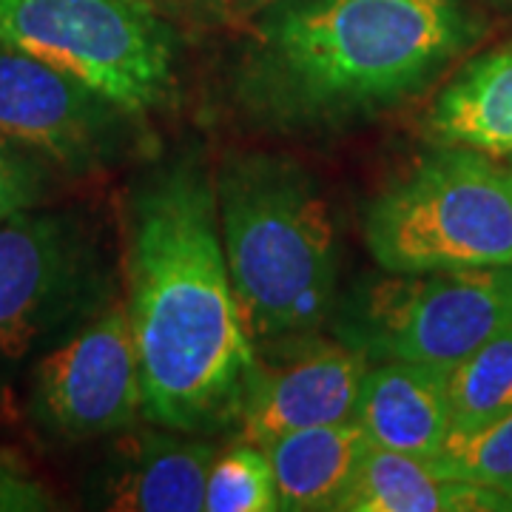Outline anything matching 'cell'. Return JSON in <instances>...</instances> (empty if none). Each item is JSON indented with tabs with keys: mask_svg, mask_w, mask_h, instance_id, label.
I'll use <instances>...</instances> for the list:
<instances>
[{
	"mask_svg": "<svg viewBox=\"0 0 512 512\" xmlns=\"http://www.w3.org/2000/svg\"><path fill=\"white\" fill-rule=\"evenodd\" d=\"M126 305L143 416L191 436L234 427L256 345L228 274L217 191L197 160L160 168L131 202Z\"/></svg>",
	"mask_w": 512,
	"mask_h": 512,
	"instance_id": "obj_1",
	"label": "cell"
},
{
	"mask_svg": "<svg viewBox=\"0 0 512 512\" xmlns=\"http://www.w3.org/2000/svg\"><path fill=\"white\" fill-rule=\"evenodd\" d=\"M484 32L473 0H271L234 66L242 114L328 131L410 100Z\"/></svg>",
	"mask_w": 512,
	"mask_h": 512,
	"instance_id": "obj_2",
	"label": "cell"
},
{
	"mask_svg": "<svg viewBox=\"0 0 512 512\" xmlns=\"http://www.w3.org/2000/svg\"><path fill=\"white\" fill-rule=\"evenodd\" d=\"M217 191L222 248L256 348L311 336L336 308V225L308 168L279 154L225 160Z\"/></svg>",
	"mask_w": 512,
	"mask_h": 512,
	"instance_id": "obj_3",
	"label": "cell"
},
{
	"mask_svg": "<svg viewBox=\"0 0 512 512\" xmlns=\"http://www.w3.org/2000/svg\"><path fill=\"white\" fill-rule=\"evenodd\" d=\"M439 146L367 205L365 242L384 274L512 265V165Z\"/></svg>",
	"mask_w": 512,
	"mask_h": 512,
	"instance_id": "obj_4",
	"label": "cell"
},
{
	"mask_svg": "<svg viewBox=\"0 0 512 512\" xmlns=\"http://www.w3.org/2000/svg\"><path fill=\"white\" fill-rule=\"evenodd\" d=\"M9 43L143 117L177 89V37L151 0H0Z\"/></svg>",
	"mask_w": 512,
	"mask_h": 512,
	"instance_id": "obj_5",
	"label": "cell"
},
{
	"mask_svg": "<svg viewBox=\"0 0 512 512\" xmlns=\"http://www.w3.org/2000/svg\"><path fill=\"white\" fill-rule=\"evenodd\" d=\"M512 325V265L387 274L359 285L336 316V336L367 362L453 370Z\"/></svg>",
	"mask_w": 512,
	"mask_h": 512,
	"instance_id": "obj_6",
	"label": "cell"
},
{
	"mask_svg": "<svg viewBox=\"0 0 512 512\" xmlns=\"http://www.w3.org/2000/svg\"><path fill=\"white\" fill-rule=\"evenodd\" d=\"M114 276L92 222L29 208L0 225V379L111 305Z\"/></svg>",
	"mask_w": 512,
	"mask_h": 512,
	"instance_id": "obj_7",
	"label": "cell"
},
{
	"mask_svg": "<svg viewBox=\"0 0 512 512\" xmlns=\"http://www.w3.org/2000/svg\"><path fill=\"white\" fill-rule=\"evenodd\" d=\"M29 413L57 441H92L143 416V379L126 302L103 311L40 353Z\"/></svg>",
	"mask_w": 512,
	"mask_h": 512,
	"instance_id": "obj_8",
	"label": "cell"
},
{
	"mask_svg": "<svg viewBox=\"0 0 512 512\" xmlns=\"http://www.w3.org/2000/svg\"><path fill=\"white\" fill-rule=\"evenodd\" d=\"M134 117L83 80L0 43V134L57 174L89 177L120 163L137 140Z\"/></svg>",
	"mask_w": 512,
	"mask_h": 512,
	"instance_id": "obj_9",
	"label": "cell"
},
{
	"mask_svg": "<svg viewBox=\"0 0 512 512\" xmlns=\"http://www.w3.org/2000/svg\"><path fill=\"white\" fill-rule=\"evenodd\" d=\"M276 356L256 350V367L237 416V441L271 444L296 430L356 419L367 373L365 356L345 342L299 336L268 345Z\"/></svg>",
	"mask_w": 512,
	"mask_h": 512,
	"instance_id": "obj_10",
	"label": "cell"
},
{
	"mask_svg": "<svg viewBox=\"0 0 512 512\" xmlns=\"http://www.w3.org/2000/svg\"><path fill=\"white\" fill-rule=\"evenodd\" d=\"M217 447L191 433L126 436L92 478V504L120 512H200Z\"/></svg>",
	"mask_w": 512,
	"mask_h": 512,
	"instance_id": "obj_11",
	"label": "cell"
},
{
	"mask_svg": "<svg viewBox=\"0 0 512 512\" xmlns=\"http://www.w3.org/2000/svg\"><path fill=\"white\" fill-rule=\"evenodd\" d=\"M356 421L376 447L436 458L450 436L447 370L413 362L367 367Z\"/></svg>",
	"mask_w": 512,
	"mask_h": 512,
	"instance_id": "obj_12",
	"label": "cell"
},
{
	"mask_svg": "<svg viewBox=\"0 0 512 512\" xmlns=\"http://www.w3.org/2000/svg\"><path fill=\"white\" fill-rule=\"evenodd\" d=\"M279 490V510H342L370 439L356 419L296 430L265 444Z\"/></svg>",
	"mask_w": 512,
	"mask_h": 512,
	"instance_id": "obj_13",
	"label": "cell"
},
{
	"mask_svg": "<svg viewBox=\"0 0 512 512\" xmlns=\"http://www.w3.org/2000/svg\"><path fill=\"white\" fill-rule=\"evenodd\" d=\"M504 498L453 478L436 458L410 456L370 444L342 512H490Z\"/></svg>",
	"mask_w": 512,
	"mask_h": 512,
	"instance_id": "obj_14",
	"label": "cell"
},
{
	"mask_svg": "<svg viewBox=\"0 0 512 512\" xmlns=\"http://www.w3.org/2000/svg\"><path fill=\"white\" fill-rule=\"evenodd\" d=\"M436 146L512 157V43L467 60L430 106Z\"/></svg>",
	"mask_w": 512,
	"mask_h": 512,
	"instance_id": "obj_15",
	"label": "cell"
},
{
	"mask_svg": "<svg viewBox=\"0 0 512 512\" xmlns=\"http://www.w3.org/2000/svg\"><path fill=\"white\" fill-rule=\"evenodd\" d=\"M450 433L470 430L512 410V325L447 373Z\"/></svg>",
	"mask_w": 512,
	"mask_h": 512,
	"instance_id": "obj_16",
	"label": "cell"
},
{
	"mask_svg": "<svg viewBox=\"0 0 512 512\" xmlns=\"http://www.w3.org/2000/svg\"><path fill=\"white\" fill-rule=\"evenodd\" d=\"M436 461L453 478L495 490L507 512L512 501V410L470 430H453Z\"/></svg>",
	"mask_w": 512,
	"mask_h": 512,
	"instance_id": "obj_17",
	"label": "cell"
},
{
	"mask_svg": "<svg viewBox=\"0 0 512 512\" xmlns=\"http://www.w3.org/2000/svg\"><path fill=\"white\" fill-rule=\"evenodd\" d=\"M279 490L268 450L237 441L214 458L205 481V512H276Z\"/></svg>",
	"mask_w": 512,
	"mask_h": 512,
	"instance_id": "obj_18",
	"label": "cell"
},
{
	"mask_svg": "<svg viewBox=\"0 0 512 512\" xmlns=\"http://www.w3.org/2000/svg\"><path fill=\"white\" fill-rule=\"evenodd\" d=\"M55 174V168L32 151L0 134V225L29 208H40L52 191Z\"/></svg>",
	"mask_w": 512,
	"mask_h": 512,
	"instance_id": "obj_19",
	"label": "cell"
},
{
	"mask_svg": "<svg viewBox=\"0 0 512 512\" xmlns=\"http://www.w3.org/2000/svg\"><path fill=\"white\" fill-rule=\"evenodd\" d=\"M52 493L32 478L18 464L0 461V512H35L52 510Z\"/></svg>",
	"mask_w": 512,
	"mask_h": 512,
	"instance_id": "obj_20",
	"label": "cell"
},
{
	"mask_svg": "<svg viewBox=\"0 0 512 512\" xmlns=\"http://www.w3.org/2000/svg\"><path fill=\"white\" fill-rule=\"evenodd\" d=\"M171 9L191 12V15H222L228 9H237V0H163Z\"/></svg>",
	"mask_w": 512,
	"mask_h": 512,
	"instance_id": "obj_21",
	"label": "cell"
},
{
	"mask_svg": "<svg viewBox=\"0 0 512 512\" xmlns=\"http://www.w3.org/2000/svg\"><path fill=\"white\" fill-rule=\"evenodd\" d=\"M271 0H237V15L242 18H254L256 12L262 9V6H268Z\"/></svg>",
	"mask_w": 512,
	"mask_h": 512,
	"instance_id": "obj_22",
	"label": "cell"
},
{
	"mask_svg": "<svg viewBox=\"0 0 512 512\" xmlns=\"http://www.w3.org/2000/svg\"><path fill=\"white\" fill-rule=\"evenodd\" d=\"M495 3H512V0H495Z\"/></svg>",
	"mask_w": 512,
	"mask_h": 512,
	"instance_id": "obj_23",
	"label": "cell"
},
{
	"mask_svg": "<svg viewBox=\"0 0 512 512\" xmlns=\"http://www.w3.org/2000/svg\"><path fill=\"white\" fill-rule=\"evenodd\" d=\"M512 510V501H510V507H507V512H510Z\"/></svg>",
	"mask_w": 512,
	"mask_h": 512,
	"instance_id": "obj_24",
	"label": "cell"
}]
</instances>
